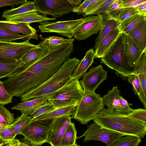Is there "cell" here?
<instances>
[{
	"label": "cell",
	"instance_id": "1",
	"mask_svg": "<svg viewBox=\"0 0 146 146\" xmlns=\"http://www.w3.org/2000/svg\"><path fill=\"white\" fill-rule=\"evenodd\" d=\"M74 50L73 43L59 46L29 66L24 68L19 67L12 75L2 82L3 86L13 96L21 97L55 74L69 58Z\"/></svg>",
	"mask_w": 146,
	"mask_h": 146
},
{
	"label": "cell",
	"instance_id": "2",
	"mask_svg": "<svg viewBox=\"0 0 146 146\" xmlns=\"http://www.w3.org/2000/svg\"><path fill=\"white\" fill-rule=\"evenodd\" d=\"M94 122L102 128L143 138L146 134V123L127 115L108 108L102 109L96 115Z\"/></svg>",
	"mask_w": 146,
	"mask_h": 146
},
{
	"label": "cell",
	"instance_id": "3",
	"mask_svg": "<svg viewBox=\"0 0 146 146\" xmlns=\"http://www.w3.org/2000/svg\"><path fill=\"white\" fill-rule=\"evenodd\" d=\"M80 61L76 57L68 59L48 79L35 89L23 95L21 97V100L23 102L52 94L69 81Z\"/></svg>",
	"mask_w": 146,
	"mask_h": 146
},
{
	"label": "cell",
	"instance_id": "4",
	"mask_svg": "<svg viewBox=\"0 0 146 146\" xmlns=\"http://www.w3.org/2000/svg\"><path fill=\"white\" fill-rule=\"evenodd\" d=\"M101 64L115 70L118 77L126 80L128 76L137 75L134 67L130 66L125 55L122 36L120 33L108 52L101 58Z\"/></svg>",
	"mask_w": 146,
	"mask_h": 146
},
{
	"label": "cell",
	"instance_id": "5",
	"mask_svg": "<svg viewBox=\"0 0 146 146\" xmlns=\"http://www.w3.org/2000/svg\"><path fill=\"white\" fill-rule=\"evenodd\" d=\"M104 106L100 94L95 92L84 93L71 117L83 125L86 124L94 119Z\"/></svg>",
	"mask_w": 146,
	"mask_h": 146
},
{
	"label": "cell",
	"instance_id": "6",
	"mask_svg": "<svg viewBox=\"0 0 146 146\" xmlns=\"http://www.w3.org/2000/svg\"><path fill=\"white\" fill-rule=\"evenodd\" d=\"M84 94L78 80L69 82L53 93L48 100L56 108L77 105Z\"/></svg>",
	"mask_w": 146,
	"mask_h": 146
},
{
	"label": "cell",
	"instance_id": "7",
	"mask_svg": "<svg viewBox=\"0 0 146 146\" xmlns=\"http://www.w3.org/2000/svg\"><path fill=\"white\" fill-rule=\"evenodd\" d=\"M87 129L77 139L84 137V141L98 140L105 143L107 146H110L125 134L114 131L102 128L95 122L88 125Z\"/></svg>",
	"mask_w": 146,
	"mask_h": 146
},
{
	"label": "cell",
	"instance_id": "8",
	"mask_svg": "<svg viewBox=\"0 0 146 146\" xmlns=\"http://www.w3.org/2000/svg\"><path fill=\"white\" fill-rule=\"evenodd\" d=\"M53 119L33 120L20 132L24 137L40 146L46 143L48 131Z\"/></svg>",
	"mask_w": 146,
	"mask_h": 146
},
{
	"label": "cell",
	"instance_id": "9",
	"mask_svg": "<svg viewBox=\"0 0 146 146\" xmlns=\"http://www.w3.org/2000/svg\"><path fill=\"white\" fill-rule=\"evenodd\" d=\"M30 38L22 42L0 41V58L20 61L27 53L38 47L31 43Z\"/></svg>",
	"mask_w": 146,
	"mask_h": 146
},
{
	"label": "cell",
	"instance_id": "10",
	"mask_svg": "<svg viewBox=\"0 0 146 146\" xmlns=\"http://www.w3.org/2000/svg\"><path fill=\"white\" fill-rule=\"evenodd\" d=\"M37 12L43 15L59 17L72 12L67 0H34Z\"/></svg>",
	"mask_w": 146,
	"mask_h": 146
},
{
	"label": "cell",
	"instance_id": "11",
	"mask_svg": "<svg viewBox=\"0 0 146 146\" xmlns=\"http://www.w3.org/2000/svg\"><path fill=\"white\" fill-rule=\"evenodd\" d=\"M108 72L102 64L92 67L80 81L84 93H93L108 77Z\"/></svg>",
	"mask_w": 146,
	"mask_h": 146
},
{
	"label": "cell",
	"instance_id": "12",
	"mask_svg": "<svg viewBox=\"0 0 146 146\" xmlns=\"http://www.w3.org/2000/svg\"><path fill=\"white\" fill-rule=\"evenodd\" d=\"M83 18L63 21L47 23L38 26L41 32L55 33L62 36L71 38L75 28L82 21Z\"/></svg>",
	"mask_w": 146,
	"mask_h": 146
},
{
	"label": "cell",
	"instance_id": "13",
	"mask_svg": "<svg viewBox=\"0 0 146 146\" xmlns=\"http://www.w3.org/2000/svg\"><path fill=\"white\" fill-rule=\"evenodd\" d=\"M101 19L99 15L83 18L82 22L74 29L73 36L79 40H85L100 31Z\"/></svg>",
	"mask_w": 146,
	"mask_h": 146
},
{
	"label": "cell",
	"instance_id": "14",
	"mask_svg": "<svg viewBox=\"0 0 146 146\" xmlns=\"http://www.w3.org/2000/svg\"><path fill=\"white\" fill-rule=\"evenodd\" d=\"M71 118L66 116L54 119L48 130L46 143L51 146H60L62 137L72 122Z\"/></svg>",
	"mask_w": 146,
	"mask_h": 146
},
{
	"label": "cell",
	"instance_id": "15",
	"mask_svg": "<svg viewBox=\"0 0 146 146\" xmlns=\"http://www.w3.org/2000/svg\"><path fill=\"white\" fill-rule=\"evenodd\" d=\"M122 36L124 52L126 57L129 65L133 67L140 57L142 52L130 36L123 33Z\"/></svg>",
	"mask_w": 146,
	"mask_h": 146
},
{
	"label": "cell",
	"instance_id": "16",
	"mask_svg": "<svg viewBox=\"0 0 146 146\" xmlns=\"http://www.w3.org/2000/svg\"><path fill=\"white\" fill-rule=\"evenodd\" d=\"M140 81L142 89L141 93L138 97L146 109V49L142 53L134 67Z\"/></svg>",
	"mask_w": 146,
	"mask_h": 146
},
{
	"label": "cell",
	"instance_id": "17",
	"mask_svg": "<svg viewBox=\"0 0 146 146\" xmlns=\"http://www.w3.org/2000/svg\"><path fill=\"white\" fill-rule=\"evenodd\" d=\"M0 27L10 33L18 34L21 33L32 36L33 38L38 40L37 31L35 28L32 27L30 24L2 20L0 21Z\"/></svg>",
	"mask_w": 146,
	"mask_h": 146
},
{
	"label": "cell",
	"instance_id": "18",
	"mask_svg": "<svg viewBox=\"0 0 146 146\" xmlns=\"http://www.w3.org/2000/svg\"><path fill=\"white\" fill-rule=\"evenodd\" d=\"M52 94L19 103L16 106L12 107L11 109L20 111L21 115H30L40 106L47 103Z\"/></svg>",
	"mask_w": 146,
	"mask_h": 146
},
{
	"label": "cell",
	"instance_id": "19",
	"mask_svg": "<svg viewBox=\"0 0 146 146\" xmlns=\"http://www.w3.org/2000/svg\"><path fill=\"white\" fill-rule=\"evenodd\" d=\"M93 48L88 49L83 59L80 61L72 74L70 81L79 80L86 73L88 68L94 62L95 53Z\"/></svg>",
	"mask_w": 146,
	"mask_h": 146
},
{
	"label": "cell",
	"instance_id": "20",
	"mask_svg": "<svg viewBox=\"0 0 146 146\" xmlns=\"http://www.w3.org/2000/svg\"><path fill=\"white\" fill-rule=\"evenodd\" d=\"M56 19L54 17H48L44 15H40L37 11L31 12L15 16L7 20L9 21L17 23H31L35 22L47 23L49 21Z\"/></svg>",
	"mask_w": 146,
	"mask_h": 146
},
{
	"label": "cell",
	"instance_id": "21",
	"mask_svg": "<svg viewBox=\"0 0 146 146\" xmlns=\"http://www.w3.org/2000/svg\"><path fill=\"white\" fill-rule=\"evenodd\" d=\"M101 19L99 33L95 40L94 49L96 50L108 34L113 29L118 27V22L106 15H98Z\"/></svg>",
	"mask_w": 146,
	"mask_h": 146
},
{
	"label": "cell",
	"instance_id": "22",
	"mask_svg": "<svg viewBox=\"0 0 146 146\" xmlns=\"http://www.w3.org/2000/svg\"><path fill=\"white\" fill-rule=\"evenodd\" d=\"M128 35L142 52L146 49V18L138 23Z\"/></svg>",
	"mask_w": 146,
	"mask_h": 146
},
{
	"label": "cell",
	"instance_id": "23",
	"mask_svg": "<svg viewBox=\"0 0 146 146\" xmlns=\"http://www.w3.org/2000/svg\"><path fill=\"white\" fill-rule=\"evenodd\" d=\"M120 33L118 27L112 31L103 39L97 49L95 50V58H101L104 56Z\"/></svg>",
	"mask_w": 146,
	"mask_h": 146
},
{
	"label": "cell",
	"instance_id": "24",
	"mask_svg": "<svg viewBox=\"0 0 146 146\" xmlns=\"http://www.w3.org/2000/svg\"><path fill=\"white\" fill-rule=\"evenodd\" d=\"M49 52L46 49L38 47L25 54L20 60L19 68H26L47 54Z\"/></svg>",
	"mask_w": 146,
	"mask_h": 146
},
{
	"label": "cell",
	"instance_id": "25",
	"mask_svg": "<svg viewBox=\"0 0 146 146\" xmlns=\"http://www.w3.org/2000/svg\"><path fill=\"white\" fill-rule=\"evenodd\" d=\"M41 42L38 44L39 46L47 49L49 52L57 48L60 45L65 44L73 43L75 39L64 38L63 37L53 36L44 38L40 36Z\"/></svg>",
	"mask_w": 146,
	"mask_h": 146
},
{
	"label": "cell",
	"instance_id": "26",
	"mask_svg": "<svg viewBox=\"0 0 146 146\" xmlns=\"http://www.w3.org/2000/svg\"><path fill=\"white\" fill-rule=\"evenodd\" d=\"M120 95V91L117 86H113L107 94L102 97L103 103L108 109L117 111L119 107Z\"/></svg>",
	"mask_w": 146,
	"mask_h": 146
},
{
	"label": "cell",
	"instance_id": "27",
	"mask_svg": "<svg viewBox=\"0 0 146 146\" xmlns=\"http://www.w3.org/2000/svg\"><path fill=\"white\" fill-rule=\"evenodd\" d=\"M37 11L34 1H29L22 3L21 6L16 8L4 10L1 18L7 20L15 16L25 13Z\"/></svg>",
	"mask_w": 146,
	"mask_h": 146
},
{
	"label": "cell",
	"instance_id": "28",
	"mask_svg": "<svg viewBox=\"0 0 146 146\" xmlns=\"http://www.w3.org/2000/svg\"><path fill=\"white\" fill-rule=\"evenodd\" d=\"M77 105H72L56 108L52 111L41 115L33 120L54 119L63 116H71L75 111Z\"/></svg>",
	"mask_w": 146,
	"mask_h": 146
},
{
	"label": "cell",
	"instance_id": "29",
	"mask_svg": "<svg viewBox=\"0 0 146 146\" xmlns=\"http://www.w3.org/2000/svg\"><path fill=\"white\" fill-rule=\"evenodd\" d=\"M20 64V61L0 58V79L12 75Z\"/></svg>",
	"mask_w": 146,
	"mask_h": 146
},
{
	"label": "cell",
	"instance_id": "30",
	"mask_svg": "<svg viewBox=\"0 0 146 146\" xmlns=\"http://www.w3.org/2000/svg\"><path fill=\"white\" fill-rule=\"evenodd\" d=\"M145 18L146 16L136 14L119 23L118 28L120 33L128 35L138 23Z\"/></svg>",
	"mask_w": 146,
	"mask_h": 146
},
{
	"label": "cell",
	"instance_id": "31",
	"mask_svg": "<svg viewBox=\"0 0 146 146\" xmlns=\"http://www.w3.org/2000/svg\"><path fill=\"white\" fill-rule=\"evenodd\" d=\"M77 131L75 124L71 122L68 125L61 139L60 146L74 145L77 139Z\"/></svg>",
	"mask_w": 146,
	"mask_h": 146
},
{
	"label": "cell",
	"instance_id": "32",
	"mask_svg": "<svg viewBox=\"0 0 146 146\" xmlns=\"http://www.w3.org/2000/svg\"><path fill=\"white\" fill-rule=\"evenodd\" d=\"M141 139L135 136L127 135L121 137L110 146H138Z\"/></svg>",
	"mask_w": 146,
	"mask_h": 146
},
{
	"label": "cell",
	"instance_id": "33",
	"mask_svg": "<svg viewBox=\"0 0 146 146\" xmlns=\"http://www.w3.org/2000/svg\"><path fill=\"white\" fill-rule=\"evenodd\" d=\"M33 38L27 35H21L8 32L0 27V41L13 42L18 40L24 39Z\"/></svg>",
	"mask_w": 146,
	"mask_h": 146
},
{
	"label": "cell",
	"instance_id": "34",
	"mask_svg": "<svg viewBox=\"0 0 146 146\" xmlns=\"http://www.w3.org/2000/svg\"><path fill=\"white\" fill-rule=\"evenodd\" d=\"M32 120L30 116L23 115L15 120L12 124L17 135L20 134L21 131L30 123Z\"/></svg>",
	"mask_w": 146,
	"mask_h": 146
},
{
	"label": "cell",
	"instance_id": "35",
	"mask_svg": "<svg viewBox=\"0 0 146 146\" xmlns=\"http://www.w3.org/2000/svg\"><path fill=\"white\" fill-rule=\"evenodd\" d=\"M121 0H115L110 6L105 15L118 22L122 9L121 8Z\"/></svg>",
	"mask_w": 146,
	"mask_h": 146
},
{
	"label": "cell",
	"instance_id": "36",
	"mask_svg": "<svg viewBox=\"0 0 146 146\" xmlns=\"http://www.w3.org/2000/svg\"><path fill=\"white\" fill-rule=\"evenodd\" d=\"M14 116V113L0 104V123L7 125H11L15 120Z\"/></svg>",
	"mask_w": 146,
	"mask_h": 146
},
{
	"label": "cell",
	"instance_id": "37",
	"mask_svg": "<svg viewBox=\"0 0 146 146\" xmlns=\"http://www.w3.org/2000/svg\"><path fill=\"white\" fill-rule=\"evenodd\" d=\"M54 105L48 101L43 105L30 115L32 119H35L44 114L47 113L55 109Z\"/></svg>",
	"mask_w": 146,
	"mask_h": 146
},
{
	"label": "cell",
	"instance_id": "38",
	"mask_svg": "<svg viewBox=\"0 0 146 146\" xmlns=\"http://www.w3.org/2000/svg\"><path fill=\"white\" fill-rule=\"evenodd\" d=\"M127 81L132 86V89L135 95L138 97L142 91L141 84L137 75H129L127 78Z\"/></svg>",
	"mask_w": 146,
	"mask_h": 146
},
{
	"label": "cell",
	"instance_id": "39",
	"mask_svg": "<svg viewBox=\"0 0 146 146\" xmlns=\"http://www.w3.org/2000/svg\"><path fill=\"white\" fill-rule=\"evenodd\" d=\"M16 135L14 127L12 124L0 133V138L7 143L14 140Z\"/></svg>",
	"mask_w": 146,
	"mask_h": 146
},
{
	"label": "cell",
	"instance_id": "40",
	"mask_svg": "<svg viewBox=\"0 0 146 146\" xmlns=\"http://www.w3.org/2000/svg\"><path fill=\"white\" fill-rule=\"evenodd\" d=\"M127 115L135 120L146 123V110L145 109H133Z\"/></svg>",
	"mask_w": 146,
	"mask_h": 146
},
{
	"label": "cell",
	"instance_id": "41",
	"mask_svg": "<svg viewBox=\"0 0 146 146\" xmlns=\"http://www.w3.org/2000/svg\"><path fill=\"white\" fill-rule=\"evenodd\" d=\"M13 97L7 91L0 80V104L4 106L11 103Z\"/></svg>",
	"mask_w": 146,
	"mask_h": 146
},
{
	"label": "cell",
	"instance_id": "42",
	"mask_svg": "<svg viewBox=\"0 0 146 146\" xmlns=\"http://www.w3.org/2000/svg\"><path fill=\"white\" fill-rule=\"evenodd\" d=\"M119 107L116 111L122 114L128 115L133 110L130 107L131 104L121 95L119 97Z\"/></svg>",
	"mask_w": 146,
	"mask_h": 146
},
{
	"label": "cell",
	"instance_id": "43",
	"mask_svg": "<svg viewBox=\"0 0 146 146\" xmlns=\"http://www.w3.org/2000/svg\"><path fill=\"white\" fill-rule=\"evenodd\" d=\"M115 0H105L104 1L96 10L90 13L88 15H105L110 6Z\"/></svg>",
	"mask_w": 146,
	"mask_h": 146
},
{
	"label": "cell",
	"instance_id": "44",
	"mask_svg": "<svg viewBox=\"0 0 146 146\" xmlns=\"http://www.w3.org/2000/svg\"><path fill=\"white\" fill-rule=\"evenodd\" d=\"M136 14H137V13L136 8H122L118 20V23Z\"/></svg>",
	"mask_w": 146,
	"mask_h": 146
},
{
	"label": "cell",
	"instance_id": "45",
	"mask_svg": "<svg viewBox=\"0 0 146 146\" xmlns=\"http://www.w3.org/2000/svg\"><path fill=\"white\" fill-rule=\"evenodd\" d=\"M89 5L86 9L84 13L82 14L84 17L88 16L89 15L96 10L105 0H90Z\"/></svg>",
	"mask_w": 146,
	"mask_h": 146
},
{
	"label": "cell",
	"instance_id": "46",
	"mask_svg": "<svg viewBox=\"0 0 146 146\" xmlns=\"http://www.w3.org/2000/svg\"><path fill=\"white\" fill-rule=\"evenodd\" d=\"M146 0H121V8L125 7L136 8Z\"/></svg>",
	"mask_w": 146,
	"mask_h": 146
},
{
	"label": "cell",
	"instance_id": "47",
	"mask_svg": "<svg viewBox=\"0 0 146 146\" xmlns=\"http://www.w3.org/2000/svg\"><path fill=\"white\" fill-rule=\"evenodd\" d=\"M27 1L26 0H0V7L7 6L13 7Z\"/></svg>",
	"mask_w": 146,
	"mask_h": 146
},
{
	"label": "cell",
	"instance_id": "48",
	"mask_svg": "<svg viewBox=\"0 0 146 146\" xmlns=\"http://www.w3.org/2000/svg\"><path fill=\"white\" fill-rule=\"evenodd\" d=\"M90 0H85L78 7L73 9L72 12L78 14H83L90 2Z\"/></svg>",
	"mask_w": 146,
	"mask_h": 146
},
{
	"label": "cell",
	"instance_id": "49",
	"mask_svg": "<svg viewBox=\"0 0 146 146\" xmlns=\"http://www.w3.org/2000/svg\"><path fill=\"white\" fill-rule=\"evenodd\" d=\"M136 9L137 14L146 16V2L139 4L136 7Z\"/></svg>",
	"mask_w": 146,
	"mask_h": 146
},
{
	"label": "cell",
	"instance_id": "50",
	"mask_svg": "<svg viewBox=\"0 0 146 146\" xmlns=\"http://www.w3.org/2000/svg\"><path fill=\"white\" fill-rule=\"evenodd\" d=\"M19 146H37L36 144L25 137L19 140Z\"/></svg>",
	"mask_w": 146,
	"mask_h": 146
},
{
	"label": "cell",
	"instance_id": "51",
	"mask_svg": "<svg viewBox=\"0 0 146 146\" xmlns=\"http://www.w3.org/2000/svg\"><path fill=\"white\" fill-rule=\"evenodd\" d=\"M19 140L15 139L12 141L2 145L1 146H19Z\"/></svg>",
	"mask_w": 146,
	"mask_h": 146
},
{
	"label": "cell",
	"instance_id": "52",
	"mask_svg": "<svg viewBox=\"0 0 146 146\" xmlns=\"http://www.w3.org/2000/svg\"><path fill=\"white\" fill-rule=\"evenodd\" d=\"M67 1L73 8H75L80 4L82 1V0H67Z\"/></svg>",
	"mask_w": 146,
	"mask_h": 146
},
{
	"label": "cell",
	"instance_id": "53",
	"mask_svg": "<svg viewBox=\"0 0 146 146\" xmlns=\"http://www.w3.org/2000/svg\"><path fill=\"white\" fill-rule=\"evenodd\" d=\"M10 125H7L0 123V133L5 129L9 127Z\"/></svg>",
	"mask_w": 146,
	"mask_h": 146
},
{
	"label": "cell",
	"instance_id": "54",
	"mask_svg": "<svg viewBox=\"0 0 146 146\" xmlns=\"http://www.w3.org/2000/svg\"><path fill=\"white\" fill-rule=\"evenodd\" d=\"M7 143L4 141L2 140L0 138V146H1L2 145L4 144Z\"/></svg>",
	"mask_w": 146,
	"mask_h": 146
},
{
	"label": "cell",
	"instance_id": "55",
	"mask_svg": "<svg viewBox=\"0 0 146 146\" xmlns=\"http://www.w3.org/2000/svg\"><path fill=\"white\" fill-rule=\"evenodd\" d=\"M79 145H78L76 143L74 145L71 146H79Z\"/></svg>",
	"mask_w": 146,
	"mask_h": 146
},
{
	"label": "cell",
	"instance_id": "56",
	"mask_svg": "<svg viewBox=\"0 0 146 146\" xmlns=\"http://www.w3.org/2000/svg\"><path fill=\"white\" fill-rule=\"evenodd\" d=\"M79 146H80V145H79Z\"/></svg>",
	"mask_w": 146,
	"mask_h": 146
}]
</instances>
